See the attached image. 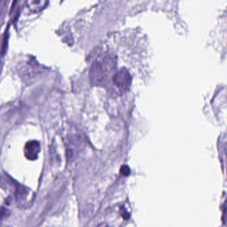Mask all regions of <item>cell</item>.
Listing matches in <instances>:
<instances>
[{"label":"cell","mask_w":227,"mask_h":227,"mask_svg":"<svg viewBox=\"0 0 227 227\" xmlns=\"http://www.w3.org/2000/svg\"><path fill=\"white\" fill-rule=\"evenodd\" d=\"M40 152L39 143L36 141H31L26 143L24 148V153L29 160H36Z\"/></svg>","instance_id":"1"},{"label":"cell","mask_w":227,"mask_h":227,"mask_svg":"<svg viewBox=\"0 0 227 227\" xmlns=\"http://www.w3.org/2000/svg\"><path fill=\"white\" fill-rule=\"evenodd\" d=\"M47 3L48 1L45 0H30L27 2L29 9L33 12H38L42 10Z\"/></svg>","instance_id":"2"},{"label":"cell","mask_w":227,"mask_h":227,"mask_svg":"<svg viewBox=\"0 0 227 227\" xmlns=\"http://www.w3.org/2000/svg\"><path fill=\"white\" fill-rule=\"evenodd\" d=\"M17 193L15 195V197L17 199H24V198L26 196L27 194V190L26 189H24L23 187H21L20 188L17 189Z\"/></svg>","instance_id":"3"},{"label":"cell","mask_w":227,"mask_h":227,"mask_svg":"<svg viewBox=\"0 0 227 227\" xmlns=\"http://www.w3.org/2000/svg\"><path fill=\"white\" fill-rule=\"evenodd\" d=\"M9 213H10L7 209L3 208V207L0 208V218H6L9 215Z\"/></svg>","instance_id":"4"},{"label":"cell","mask_w":227,"mask_h":227,"mask_svg":"<svg viewBox=\"0 0 227 227\" xmlns=\"http://www.w3.org/2000/svg\"><path fill=\"white\" fill-rule=\"evenodd\" d=\"M121 173L123 174V175H125V176L129 175L130 173V169H129V166H126V165H124L122 166L121 169Z\"/></svg>","instance_id":"5"},{"label":"cell","mask_w":227,"mask_h":227,"mask_svg":"<svg viewBox=\"0 0 227 227\" xmlns=\"http://www.w3.org/2000/svg\"><path fill=\"white\" fill-rule=\"evenodd\" d=\"M95 227H109V226L106 224V223L102 222V223H100V224H99L98 225H97Z\"/></svg>","instance_id":"6"}]
</instances>
